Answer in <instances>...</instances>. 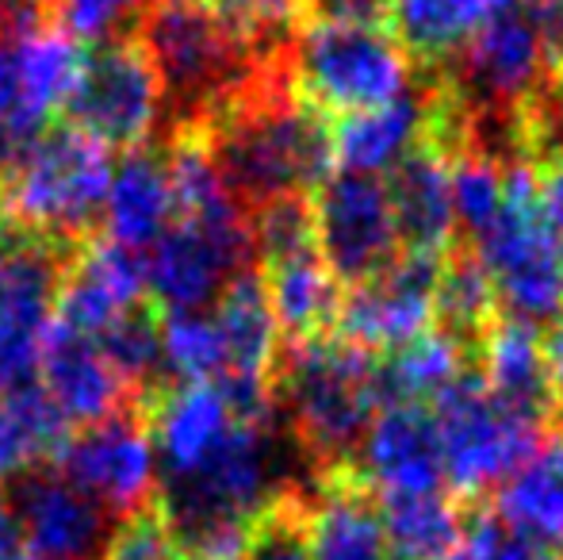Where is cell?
Here are the masks:
<instances>
[{"instance_id": "52a82bcc", "label": "cell", "mask_w": 563, "mask_h": 560, "mask_svg": "<svg viewBox=\"0 0 563 560\" xmlns=\"http://www.w3.org/2000/svg\"><path fill=\"white\" fill-rule=\"evenodd\" d=\"M430 407L438 419L449 492L464 507H487L495 487L541 446L549 430L498 404L475 365L464 369Z\"/></svg>"}, {"instance_id": "d590c367", "label": "cell", "mask_w": 563, "mask_h": 560, "mask_svg": "<svg viewBox=\"0 0 563 560\" xmlns=\"http://www.w3.org/2000/svg\"><path fill=\"white\" fill-rule=\"evenodd\" d=\"M162 350L173 381H219L227 369L216 319L203 311H162Z\"/></svg>"}, {"instance_id": "484cf974", "label": "cell", "mask_w": 563, "mask_h": 560, "mask_svg": "<svg viewBox=\"0 0 563 560\" xmlns=\"http://www.w3.org/2000/svg\"><path fill=\"white\" fill-rule=\"evenodd\" d=\"M257 270L261 281H265L268 304H273L280 342H311V338L334 334L345 288L330 273V265L322 262L319 250L276 257V262H265Z\"/></svg>"}, {"instance_id": "bcb514c9", "label": "cell", "mask_w": 563, "mask_h": 560, "mask_svg": "<svg viewBox=\"0 0 563 560\" xmlns=\"http://www.w3.org/2000/svg\"><path fill=\"white\" fill-rule=\"evenodd\" d=\"M4 12H8V0H0V20H4Z\"/></svg>"}, {"instance_id": "8992f818", "label": "cell", "mask_w": 563, "mask_h": 560, "mask_svg": "<svg viewBox=\"0 0 563 560\" xmlns=\"http://www.w3.org/2000/svg\"><path fill=\"white\" fill-rule=\"evenodd\" d=\"M472 250L495 284L503 315L544 330L563 322V265L552 242L541 177L529 162H506L503 208Z\"/></svg>"}, {"instance_id": "d4e9b609", "label": "cell", "mask_w": 563, "mask_h": 560, "mask_svg": "<svg viewBox=\"0 0 563 560\" xmlns=\"http://www.w3.org/2000/svg\"><path fill=\"white\" fill-rule=\"evenodd\" d=\"M490 510L514 534L563 549V433L549 426L541 446L495 487Z\"/></svg>"}, {"instance_id": "44dd1931", "label": "cell", "mask_w": 563, "mask_h": 560, "mask_svg": "<svg viewBox=\"0 0 563 560\" xmlns=\"http://www.w3.org/2000/svg\"><path fill=\"white\" fill-rule=\"evenodd\" d=\"M387 200H391L395 234L402 254L441 257L456 242L452 216L449 157L418 139L399 162L387 169Z\"/></svg>"}, {"instance_id": "9c48e42d", "label": "cell", "mask_w": 563, "mask_h": 560, "mask_svg": "<svg viewBox=\"0 0 563 560\" xmlns=\"http://www.w3.org/2000/svg\"><path fill=\"white\" fill-rule=\"evenodd\" d=\"M81 58L77 39L54 23L0 28V165L54 128Z\"/></svg>"}, {"instance_id": "8fae6325", "label": "cell", "mask_w": 563, "mask_h": 560, "mask_svg": "<svg viewBox=\"0 0 563 560\" xmlns=\"http://www.w3.org/2000/svg\"><path fill=\"white\" fill-rule=\"evenodd\" d=\"M445 77L456 85L464 108L475 120H514L537 92L549 85V58L518 8L495 12L452 62H445Z\"/></svg>"}, {"instance_id": "ab89813d", "label": "cell", "mask_w": 563, "mask_h": 560, "mask_svg": "<svg viewBox=\"0 0 563 560\" xmlns=\"http://www.w3.org/2000/svg\"><path fill=\"white\" fill-rule=\"evenodd\" d=\"M104 560H180V549L169 534V523L157 510V499L154 507L115 523V530L108 534Z\"/></svg>"}, {"instance_id": "f6af8a7d", "label": "cell", "mask_w": 563, "mask_h": 560, "mask_svg": "<svg viewBox=\"0 0 563 560\" xmlns=\"http://www.w3.org/2000/svg\"><path fill=\"white\" fill-rule=\"evenodd\" d=\"M15 234H20V227L12 223V219H8V211H4V204H0V250L8 246V242L15 239Z\"/></svg>"}, {"instance_id": "277c9868", "label": "cell", "mask_w": 563, "mask_h": 560, "mask_svg": "<svg viewBox=\"0 0 563 560\" xmlns=\"http://www.w3.org/2000/svg\"><path fill=\"white\" fill-rule=\"evenodd\" d=\"M112 185V150L74 123H54L0 165V204L20 231L54 242L92 239Z\"/></svg>"}, {"instance_id": "f1b7e54d", "label": "cell", "mask_w": 563, "mask_h": 560, "mask_svg": "<svg viewBox=\"0 0 563 560\" xmlns=\"http://www.w3.org/2000/svg\"><path fill=\"white\" fill-rule=\"evenodd\" d=\"M495 15V0H391L387 28L415 69H441Z\"/></svg>"}, {"instance_id": "74e56055", "label": "cell", "mask_w": 563, "mask_h": 560, "mask_svg": "<svg viewBox=\"0 0 563 560\" xmlns=\"http://www.w3.org/2000/svg\"><path fill=\"white\" fill-rule=\"evenodd\" d=\"M445 560H563V549L514 534L506 523H498L490 507H472L464 538Z\"/></svg>"}, {"instance_id": "7a4b0ae2", "label": "cell", "mask_w": 563, "mask_h": 560, "mask_svg": "<svg viewBox=\"0 0 563 560\" xmlns=\"http://www.w3.org/2000/svg\"><path fill=\"white\" fill-rule=\"evenodd\" d=\"M372 373L376 353L341 342L338 334L280 342L273 365V399L311 472L356 461L364 430L379 411Z\"/></svg>"}, {"instance_id": "2e32d148", "label": "cell", "mask_w": 563, "mask_h": 560, "mask_svg": "<svg viewBox=\"0 0 563 560\" xmlns=\"http://www.w3.org/2000/svg\"><path fill=\"white\" fill-rule=\"evenodd\" d=\"M8 503L35 560H92L108 546L104 510L46 464L8 480Z\"/></svg>"}, {"instance_id": "e0dca14e", "label": "cell", "mask_w": 563, "mask_h": 560, "mask_svg": "<svg viewBox=\"0 0 563 560\" xmlns=\"http://www.w3.org/2000/svg\"><path fill=\"white\" fill-rule=\"evenodd\" d=\"M303 495L314 560H391L379 492L356 461L314 469Z\"/></svg>"}, {"instance_id": "4316f807", "label": "cell", "mask_w": 563, "mask_h": 560, "mask_svg": "<svg viewBox=\"0 0 563 560\" xmlns=\"http://www.w3.org/2000/svg\"><path fill=\"white\" fill-rule=\"evenodd\" d=\"M422 123L426 77L415 74V85L402 97H395L391 105L334 120V162H341V169L349 173L379 177L415 146L418 135H422Z\"/></svg>"}, {"instance_id": "603a6c76", "label": "cell", "mask_w": 563, "mask_h": 560, "mask_svg": "<svg viewBox=\"0 0 563 560\" xmlns=\"http://www.w3.org/2000/svg\"><path fill=\"white\" fill-rule=\"evenodd\" d=\"M142 415H146L154 449L162 453L165 476H180V472L196 469L234 426V415H230L216 381L165 384L142 404Z\"/></svg>"}, {"instance_id": "60d3db41", "label": "cell", "mask_w": 563, "mask_h": 560, "mask_svg": "<svg viewBox=\"0 0 563 560\" xmlns=\"http://www.w3.org/2000/svg\"><path fill=\"white\" fill-rule=\"evenodd\" d=\"M391 0H303V20H338V23H379L387 28Z\"/></svg>"}, {"instance_id": "cb8c5ba5", "label": "cell", "mask_w": 563, "mask_h": 560, "mask_svg": "<svg viewBox=\"0 0 563 560\" xmlns=\"http://www.w3.org/2000/svg\"><path fill=\"white\" fill-rule=\"evenodd\" d=\"M173 219V188L169 169H165V154L157 142L139 150H126V157L112 169V185H108L104 200V239L115 242L134 254H146Z\"/></svg>"}, {"instance_id": "3957f363", "label": "cell", "mask_w": 563, "mask_h": 560, "mask_svg": "<svg viewBox=\"0 0 563 560\" xmlns=\"http://www.w3.org/2000/svg\"><path fill=\"white\" fill-rule=\"evenodd\" d=\"M134 39L162 81L165 128L203 123L284 51H253L203 0H146L134 20Z\"/></svg>"}, {"instance_id": "83f0119b", "label": "cell", "mask_w": 563, "mask_h": 560, "mask_svg": "<svg viewBox=\"0 0 563 560\" xmlns=\"http://www.w3.org/2000/svg\"><path fill=\"white\" fill-rule=\"evenodd\" d=\"M216 330L223 342L227 369L234 376H257L273 384V365L280 353V330L273 319L261 270H242L216 299Z\"/></svg>"}, {"instance_id": "d6986e66", "label": "cell", "mask_w": 563, "mask_h": 560, "mask_svg": "<svg viewBox=\"0 0 563 560\" xmlns=\"http://www.w3.org/2000/svg\"><path fill=\"white\" fill-rule=\"evenodd\" d=\"M356 469L368 476V484L379 495L438 492L445 469H441V438L433 407H379L376 419L364 430L361 449H356Z\"/></svg>"}, {"instance_id": "7c38bea8", "label": "cell", "mask_w": 563, "mask_h": 560, "mask_svg": "<svg viewBox=\"0 0 563 560\" xmlns=\"http://www.w3.org/2000/svg\"><path fill=\"white\" fill-rule=\"evenodd\" d=\"M51 464L115 523L154 507L157 499L154 441L142 411L81 426L69 433Z\"/></svg>"}, {"instance_id": "ba28073f", "label": "cell", "mask_w": 563, "mask_h": 560, "mask_svg": "<svg viewBox=\"0 0 563 560\" xmlns=\"http://www.w3.org/2000/svg\"><path fill=\"white\" fill-rule=\"evenodd\" d=\"M62 116L108 150L150 146L165 128V92L139 39L115 35L85 51Z\"/></svg>"}, {"instance_id": "7bdbcfd3", "label": "cell", "mask_w": 563, "mask_h": 560, "mask_svg": "<svg viewBox=\"0 0 563 560\" xmlns=\"http://www.w3.org/2000/svg\"><path fill=\"white\" fill-rule=\"evenodd\" d=\"M23 557H27V546H23L20 518H15L12 503L0 495V560H23Z\"/></svg>"}, {"instance_id": "ffe728a7", "label": "cell", "mask_w": 563, "mask_h": 560, "mask_svg": "<svg viewBox=\"0 0 563 560\" xmlns=\"http://www.w3.org/2000/svg\"><path fill=\"white\" fill-rule=\"evenodd\" d=\"M46 396L58 404L66 422H104L126 411H142V399L119 381V373L104 361L97 342L74 334L62 322H51L43 338V358H38Z\"/></svg>"}, {"instance_id": "836d02e7", "label": "cell", "mask_w": 563, "mask_h": 560, "mask_svg": "<svg viewBox=\"0 0 563 560\" xmlns=\"http://www.w3.org/2000/svg\"><path fill=\"white\" fill-rule=\"evenodd\" d=\"M97 350L104 353V361L119 373V381L146 404L154 392H162L165 384H173L169 369H165V350H162V311L154 304L142 299L139 307L123 311L112 327H104L97 338Z\"/></svg>"}, {"instance_id": "30bf717a", "label": "cell", "mask_w": 563, "mask_h": 560, "mask_svg": "<svg viewBox=\"0 0 563 560\" xmlns=\"http://www.w3.org/2000/svg\"><path fill=\"white\" fill-rule=\"evenodd\" d=\"M77 246L20 231L0 250V396L35 381L51 311Z\"/></svg>"}, {"instance_id": "f546056e", "label": "cell", "mask_w": 563, "mask_h": 560, "mask_svg": "<svg viewBox=\"0 0 563 560\" xmlns=\"http://www.w3.org/2000/svg\"><path fill=\"white\" fill-rule=\"evenodd\" d=\"M475 358L449 338L445 330L433 327L430 334L415 338L410 345H399L391 353H376V404H433L441 392L456 381L464 369H472Z\"/></svg>"}, {"instance_id": "5b68a950", "label": "cell", "mask_w": 563, "mask_h": 560, "mask_svg": "<svg viewBox=\"0 0 563 560\" xmlns=\"http://www.w3.org/2000/svg\"><path fill=\"white\" fill-rule=\"evenodd\" d=\"M288 69L299 97L330 123L391 105L418 74L391 28L338 20H299L288 39Z\"/></svg>"}, {"instance_id": "b9f144b4", "label": "cell", "mask_w": 563, "mask_h": 560, "mask_svg": "<svg viewBox=\"0 0 563 560\" xmlns=\"http://www.w3.org/2000/svg\"><path fill=\"white\" fill-rule=\"evenodd\" d=\"M541 177V196H544V211H549V227H552V242H556V254L563 265V157L549 162L537 169Z\"/></svg>"}, {"instance_id": "e575fe53", "label": "cell", "mask_w": 563, "mask_h": 560, "mask_svg": "<svg viewBox=\"0 0 563 560\" xmlns=\"http://www.w3.org/2000/svg\"><path fill=\"white\" fill-rule=\"evenodd\" d=\"M238 560H314L303 487L284 484L268 495L265 507L250 518L245 546Z\"/></svg>"}, {"instance_id": "4dcf8cb0", "label": "cell", "mask_w": 563, "mask_h": 560, "mask_svg": "<svg viewBox=\"0 0 563 560\" xmlns=\"http://www.w3.org/2000/svg\"><path fill=\"white\" fill-rule=\"evenodd\" d=\"M391 560H445L464 538L472 507L452 492H407L379 495Z\"/></svg>"}, {"instance_id": "8d00e7d4", "label": "cell", "mask_w": 563, "mask_h": 560, "mask_svg": "<svg viewBox=\"0 0 563 560\" xmlns=\"http://www.w3.org/2000/svg\"><path fill=\"white\" fill-rule=\"evenodd\" d=\"M253 51L273 54L303 20V0H203Z\"/></svg>"}, {"instance_id": "6da1fadb", "label": "cell", "mask_w": 563, "mask_h": 560, "mask_svg": "<svg viewBox=\"0 0 563 560\" xmlns=\"http://www.w3.org/2000/svg\"><path fill=\"white\" fill-rule=\"evenodd\" d=\"M196 128L245 216L280 196H311L334 173V123L296 92L288 43Z\"/></svg>"}, {"instance_id": "9a60e30c", "label": "cell", "mask_w": 563, "mask_h": 560, "mask_svg": "<svg viewBox=\"0 0 563 560\" xmlns=\"http://www.w3.org/2000/svg\"><path fill=\"white\" fill-rule=\"evenodd\" d=\"M253 227L245 231H200L169 223L146 250V292L157 311H200L242 270H253Z\"/></svg>"}, {"instance_id": "d6a6232c", "label": "cell", "mask_w": 563, "mask_h": 560, "mask_svg": "<svg viewBox=\"0 0 563 560\" xmlns=\"http://www.w3.org/2000/svg\"><path fill=\"white\" fill-rule=\"evenodd\" d=\"M66 415L38 381L0 396V484L54 461L66 446Z\"/></svg>"}, {"instance_id": "ac0fdd59", "label": "cell", "mask_w": 563, "mask_h": 560, "mask_svg": "<svg viewBox=\"0 0 563 560\" xmlns=\"http://www.w3.org/2000/svg\"><path fill=\"white\" fill-rule=\"evenodd\" d=\"M142 299H146V254H134L92 234L69 257L58 304H54L58 311L54 322H62L74 334L97 338Z\"/></svg>"}, {"instance_id": "7402d4cb", "label": "cell", "mask_w": 563, "mask_h": 560, "mask_svg": "<svg viewBox=\"0 0 563 560\" xmlns=\"http://www.w3.org/2000/svg\"><path fill=\"white\" fill-rule=\"evenodd\" d=\"M475 369L503 407L537 426H552L556 388H552L541 327L514 319V315H498L475 350Z\"/></svg>"}, {"instance_id": "f35d334b", "label": "cell", "mask_w": 563, "mask_h": 560, "mask_svg": "<svg viewBox=\"0 0 563 560\" xmlns=\"http://www.w3.org/2000/svg\"><path fill=\"white\" fill-rule=\"evenodd\" d=\"M146 0H51V23L77 43H104L126 35V23L139 20Z\"/></svg>"}, {"instance_id": "5bb4252c", "label": "cell", "mask_w": 563, "mask_h": 560, "mask_svg": "<svg viewBox=\"0 0 563 560\" xmlns=\"http://www.w3.org/2000/svg\"><path fill=\"white\" fill-rule=\"evenodd\" d=\"M441 257L399 254L379 277L345 292L334 334L368 353H391L433 330Z\"/></svg>"}, {"instance_id": "1f68e13d", "label": "cell", "mask_w": 563, "mask_h": 560, "mask_svg": "<svg viewBox=\"0 0 563 560\" xmlns=\"http://www.w3.org/2000/svg\"><path fill=\"white\" fill-rule=\"evenodd\" d=\"M498 315H503V307H498L495 284L483 270L479 254L472 246H464V242H452L441 254L438 292H433V327L456 338L475 358L483 334H487Z\"/></svg>"}, {"instance_id": "4fadbf2b", "label": "cell", "mask_w": 563, "mask_h": 560, "mask_svg": "<svg viewBox=\"0 0 563 560\" xmlns=\"http://www.w3.org/2000/svg\"><path fill=\"white\" fill-rule=\"evenodd\" d=\"M311 216L322 262L345 292L379 277L402 254L391 200L379 177L334 169L311 193Z\"/></svg>"}, {"instance_id": "7dc6e473", "label": "cell", "mask_w": 563, "mask_h": 560, "mask_svg": "<svg viewBox=\"0 0 563 560\" xmlns=\"http://www.w3.org/2000/svg\"><path fill=\"white\" fill-rule=\"evenodd\" d=\"M23 560H35V557H31V553H27V557H23Z\"/></svg>"}, {"instance_id": "ee69618b", "label": "cell", "mask_w": 563, "mask_h": 560, "mask_svg": "<svg viewBox=\"0 0 563 560\" xmlns=\"http://www.w3.org/2000/svg\"><path fill=\"white\" fill-rule=\"evenodd\" d=\"M549 92H552V100H556L560 112H563V58L552 66V74H549Z\"/></svg>"}]
</instances>
